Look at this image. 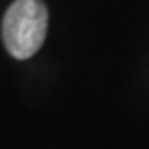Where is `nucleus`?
I'll return each instance as SVG.
<instances>
[{
    "instance_id": "nucleus-1",
    "label": "nucleus",
    "mask_w": 149,
    "mask_h": 149,
    "mask_svg": "<svg viewBox=\"0 0 149 149\" xmlns=\"http://www.w3.org/2000/svg\"><path fill=\"white\" fill-rule=\"evenodd\" d=\"M49 27V13L41 0H16L2 20V40L7 52L16 59L34 56L43 45Z\"/></svg>"
}]
</instances>
